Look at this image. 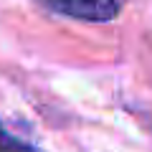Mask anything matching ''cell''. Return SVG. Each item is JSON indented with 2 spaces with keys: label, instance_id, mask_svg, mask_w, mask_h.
<instances>
[{
  "label": "cell",
  "instance_id": "cell-1",
  "mask_svg": "<svg viewBox=\"0 0 152 152\" xmlns=\"http://www.w3.org/2000/svg\"><path fill=\"white\" fill-rule=\"evenodd\" d=\"M43 3L64 15L79 18V20H94V23L112 20L119 13L117 0H43Z\"/></svg>",
  "mask_w": 152,
  "mask_h": 152
},
{
  "label": "cell",
  "instance_id": "cell-2",
  "mask_svg": "<svg viewBox=\"0 0 152 152\" xmlns=\"http://www.w3.org/2000/svg\"><path fill=\"white\" fill-rule=\"evenodd\" d=\"M0 152H41V150H36L33 145L18 140V137H13L5 127L0 124Z\"/></svg>",
  "mask_w": 152,
  "mask_h": 152
}]
</instances>
